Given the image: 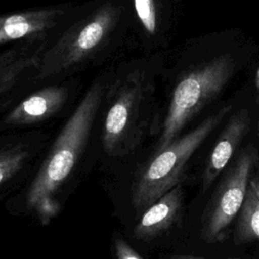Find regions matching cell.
<instances>
[{
  "label": "cell",
  "mask_w": 259,
  "mask_h": 259,
  "mask_svg": "<svg viewBox=\"0 0 259 259\" xmlns=\"http://www.w3.org/2000/svg\"><path fill=\"white\" fill-rule=\"evenodd\" d=\"M163 60L151 56L120 64L107 75L101 104V145L111 157L134 152L159 135L163 119L157 88Z\"/></svg>",
  "instance_id": "cell-1"
},
{
  "label": "cell",
  "mask_w": 259,
  "mask_h": 259,
  "mask_svg": "<svg viewBox=\"0 0 259 259\" xmlns=\"http://www.w3.org/2000/svg\"><path fill=\"white\" fill-rule=\"evenodd\" d=\"M242 45H221L182 64L169 83L167 104L154 151H159L183 131L227 89L247 62Z\"/></svg>",
  "instance_id": "cell-2"
},
{
  "label": "cell",
  "mask_w": 259,
  "mask_h": 259,
  "mask_svg": "<svg viewBox=\"0 0 259 259\" xmlns=\"http://www.w3.org/2000/svg\"><path fill=\"white\" fill-rule=\"evenodd\" d=\"M128 20L126 0H101L70 22L46 48L32 84L68 77L117 45Z\"/></svg>",
  "instance_id": "cell-3"
},
{
  "label": "cell",
  "mask_w": 259,
  "mask_h": 259,
  "mask_svg": "<svg viewBox=\"0 0 259 259\" xmlns=\"http://www.w3.org/2000/svg\"><path fill=\"white\" fill-rule=\"evenodd\" d=\"M106 81L102 75L92 82L63 124L27 191V208L53 195L78 163L98 118Z\"/></svg>",
  "instance_id": "cell-4"
},
{
  "label": "cell",
  "mask_w": 259,
  "mask_h": 259,
  "mask_svg": "<svg viewBox=\"0 0 259 259\" xmlns=\"http://www.w3.org/2000/svg\"><path fill=\"white\" fill-rule=\"evenodd\" d=\"M231 111V104L220 107L169 145L153 152L135 183L133 205L138 209L149 207L166 192L179 185L194 153L228 118Z\"/></svg>",
  "instance_id": "cell-5"
},
{
  "label": "cell",
  "mask_w": 259,
  "mask_h": 259,
  "mask_svg": "<svg viewBox=\"0 0 259 259\" xmlns=\"http://www.w3.org/2000/svg\"><path fill=\"white\" fill-rule=\"evenodd\" d=\"M259 162L254 145L244 147L223 176L205 208L201 238L209 243L226 238L231 224L238 217L244 202L253 171Z\"/></svg>",
  "instance_id": "cell-6"
},
{
  "label": "cell",
  "mask_w": 259,
  "mask_h": 259,
  "mask_svg": "<svg viewBox=\"0 0 259 259\" xmlns=\"http://www.w3.org/2000/svg\"><path fill=\"white\" fill-rule=\"evenodd\" d=\"M79 87V80L71 78L37 89L5 111L0 131L29 127L53 119L73 101Z\"/></svg>",
  "instance_id": "cell-7"
},
{
  "label": "cell",
  "mask_w": 259,
  "mask_h": 259,
  "mask_svg": "<svg viewBox=\"0 0 259 259\" xmlns=\"http://www.w3.org/2000/svg\"><path fill=\"white\" fill-rule=\"evenodd\" d=\"M72 4L17 11L0 15V46L32 39H54L70 22Z\"/></svg>",
  "instance_id": "cell-8"
},
{
  "label": "cell",
  "mask_w": 259,
  "mask_h": 259,
  "mask_svg": "<svg viewBox=\"0 0 259 259\" xmlns=\"http://www.w3.org/2000/svg\"><path fill=\"white\" fill-rule=\"evenodd\" d=\"M52 40L19 41L0 52V111L6 110L23 87L32 84L40 57Z\"/></svg>",
  "instance_id": "cell-9"
},
{
  "label": "cell",
  "mask_w": 259,
  "mask_h": 259,
  "mask_svg": "<svg viewBox=\"0 0 259 259\" xmlns=\"http://www.w3.org/2000/svg\"><path fill=\"white\" fill-rule=\"evenodd\" d=\"M252 117L247 108H240L228 116L204 166L201 189L206 191L233 159L251 128Z\"/></svg>",
  "instance_id": "cell-10"
},
{
  "label": "cell",
  "mask_w": 259,
  "mask_h": 259,
  "mask_svg": "<svg viewBox=\"0 0 259 259\" xmlns=\"http://www.w3.org/2000/svg\"><path fill=\"white\" fill-rule=\"evenodd\" d=\"M47 140L48 134L41 131L0 137V185L17 174Z\"/></svg>",
  "instance_id": "cell-11"
},
{
  "label": "cell",
  "mask_w": 259,
  "mask_h": 259,
  "mask_svg": "<svg viewBox=\"0 0 259 259\" xmlns=\"http://www.w3.org/2000/svg\"><path fill=\"white\" fill-rule=\"evenodd\" d=\"M183 190L180 185L172 188L151 204L139 223L134 235L141 240H151L166 231L176 220L182 205Z\"/></svg>",
  "instance_id": "cell-12"
},
{
  "label": "cell",
  "mask_w": 259,
  "mask_h": 259,
  "mask_svg": "<svg viewBox=\"0 0 259 259\" xmlns=\"http://www.w3.org/2000/svg\"><path fill=\"white\" fill-rule=\"evenodd\" d=\"M133 12L145 40L159 46L166 37L170 19L163 0H132Z\"/></svg>",
  "instance_id": "cell-13"
},
{
  "label": "cell",
  "mask_w": 259,
  "mask_h": 259,
  "mask_svg": "<svg viewBox=\"0 0 259 259\" xmlns=\"http://www.w3.org/2000/svg\"><path fill=\"white\" fill-rule=\"evenodd\" d=\"M234 240L237 244L259 241V196L250 185L238 214Z\"/></svg>",
  "instance_id": "cell-14"
},
{
  "label": "cell",
  "mask_w": 259,
  "mask_h": 259,
  "mask_svg": "<svg viewBox=\"0 0 259 259\" xmlns=\"http://www.w3.org/2000/svg\"><path fill=\"white\" fill-rule=\"evenodd\" d=\"M59 202L53 197V195H51L42 198L34 208L40 223L42 225H48L53 217H55L59 211Z\"/></svg>",
  "instance_id": "cell-15"
},
{
  "label": "cell",
  "mask_w": 259,
  "mask_h": 259,
  "mask_svg": "<svg viewBox=\"0 0 259 259\" xmlns=\"http://www.w3.org/2000/svg\"><path fill=\"white\" fill-rule=\"evenodd\" d=\"M113 245L117 259H143L125 241L120 238L116 237Z\"/></svg>",
  "instance_id": "cell-16"
},
{
  "label": "cell",
  "mask_w": 259,
  "mask_h": 259,
  "mask_svg": "<svg viewBox=\"0 0 259 259\" xmlns=\"http://www.w3.org/2000/svg\"><path fill=\"white\" fill-rule=\"evenodd\" d=\"M249 185L256 192V194L259 196V162L257 163V165H256V167L253 171V174L251 176Z\"/></svg>",
  "instance_id": "cell-17"
},
{
  "label": "cell",
  "mask_w": 259,
  "mask_h": 259,
  "mask_svg": "<svg viewBox=\"0 0 259 259\" xmlns=\"http://www.w3.org/2000/svg\"><path fill=\"white\" fill-rule=\"evenodd\" d=\"M170 259H204V258L192 256V255H173Z\"/></svg>",
  "instance_id": "cell-18"
},
{
  "label": "cell",
  "mask_w": 259,
  "mask_h": 259,
  "mask_svg": "<svg viewBox=\"0 0 259 259\" xmlns=\"http://www.w3.org/2000/svg\"><path fill=\"white\" fill-rule=\"evenodd\" d=\"M256 130H257V136H258V139H259V117L257 119V123H256Z\"/></svg>",
  "instance_id": "cell-19"
}]
</instances>
